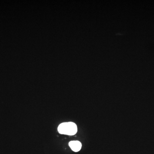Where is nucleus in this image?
I'll return each instance as SVG.
<instances>
[{
  "label": "nucleus",
  "mask_w": 154,
  "mask_h": 154,
  "mask_svg": "<svg viewBox=\"0 0 154 154\" xmlns=\"http://www.w3.org/2000/svg\"><path fill=\"white\" fill-rule=\"evenodd\" d=\"M59 133L60 134L74 135L77 132L76 125L72 122H66L61 123L57 128Z\"/></svg>",
  "instance_id": "obj_1"
},
{
  "label": "nucleus",
  "mask_w": 154,
  "mask_h": 154,
  "mask_svg": "<svg viewBox=\"0 0 154 154\" xmlns=\"http://www.w3.org/2000/svg\"><path fill=\"white\" fill-rule=\"evenodd\" d=\"M69 146L74 152L79 151L82 148V144L79 141H72L69 143Z\"/></svg>",
  "instance_id": "obj_2"
}]
</instances>
